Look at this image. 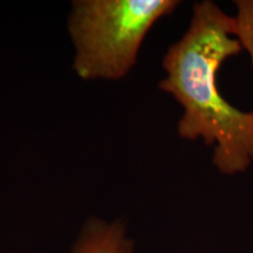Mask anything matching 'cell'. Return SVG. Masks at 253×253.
Segmentation results:
<instances>
[{
  "instance_id": "1",
  "label": "cell",
  "mask_w": 253,
  "mask_h": 253,
  "mask_svg": "<svg viewBox=\"0 0 253 253\" xmlns=\"http://www.w3.org/2000/svg\"><path fill=\"white\" fill-rule=\"evenodd\" d=\"M235 17L210 1L196 2L182 39L163 59L160 88L183 107L177 130L182 138L214 144L213 164L224 175L244 172L253 162V112L231 106L217 86V73L242 50Z\"/></svg>"
},
{
  "instance_id": "2",
  "label": "cell",
  "mask_w": 253,
  "mask_h": 253,
  "mask_svg": "<svg viewBox=\"0 0 253 253\" xmlns=\"http://www.w3.org/2000/svg\"><path fill=\"white\" fill-rule=\"evenodd\" d=\"M176 0H79L73 2L69 33L74 69L84 80H118L135 65L141 45Z\"/></svg>"
},
{
  "instance_id": "3",
  "label": "cell",
  "mask_w": 253,
  "mask_h": 253,
  "mask_svg": "<svg viewBox=\"0 0 253 253\" xmlns=\"http://www.w3.org/2000/svg\"><path fill=\"white\" fill-rule=\"evenodd\" d=\"M72 253H134V243L121 221L91 219L82 229Z\"/></svg>"
},
{
  "instance_id": "4",
  "label": "cell",
  "mask_w": 253,
  "mask_h": 253,
  "mask_svg": "<svg viewBox=\"0 0 253 253\" xmlns=\"http://www.w3.org/2000/svg\"><path fill=\"white\" fill-rule=\"evenodd\" d=\"M236 37L250 54L253 67V0H236Z\"/></svg>"
}]
</instances>
